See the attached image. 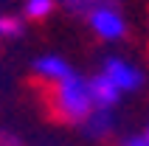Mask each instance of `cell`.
<instances>
[{"mask_svg": "<svg viewBox=\"0 0 149 146\" xmlns=\"http://www.w3.org/2000/svg\"><path fill=\"white\" fill-rule=\"evenodd\" d=\"M31 70H34L37 79H42L51 87V84L68 79V76L73 73V67H70V62H68L65 56H59V54H42V56H37L31 62Z\"/></svg>", "mask_w": 149, "mask_h": 146, "instance_id": "cell-4", "label": "cell"}, {"mask_svg": "<svg viewBox=\"0 0 149 146\" xmlns=\"http://www.w3.org/2000/svg\"><path fill=\"white\" fill-rule=\"evenodd\" d=\"M90 96H93V104L101 107V110H116V107L121 104V90H118L104 73L90 76Z\"/></svg>", "mask_w": 149, "mask_h": 146, "instance_id": "cell-6", "label": "cell"}, {"mask_svg": "<svg viewBox=\"0 0 149 146\" xmlns=\"http://www.w3.org/2000/svg\"><path fill=\"white\" fill-rule=\"evenodd\" d=\"M48 104H51V113L56 115L62 124L79 127V124L96 110L93 96H90V76H82V73L73 70L68 79L51 84Z\"/></svg>", "mask_w": 149, "mask_h": 146, "instance_id": "cell-1", "label": "cell"}, {"mask_svg": "<svg viewBox=\"0 0 149 146\" xmlns=\"http://www.w3.org/2000/svg\"><path fill=\"white\" fill-rule=\"evenodd\" d=\"M99 73H104V76L121 90V96L138 93V90L146 84V73L135 65V62H130V59H124V56H107L101 62Z\"/></svg>", "mask_w": 149, "mask_h": 146, "instance_id": "cell-2", "label": "cell"}, {"mask_svg": "<svg viewBox=\"0 0 149 146\" xmlns=\"http://www.w3.org/2000/svg\"><path fill=\"white\" fill-rule=\"evenodd\" d=\"M90 31L104 42H118L127 37V17L121 14L118 6H99L87 14Z\"/></svg>", "mask_w": 149, "mask_h": 146, "instance_id": "cell-3", "label": "cell"}, {"mask_svg": "<svg viewBox=\"0 0 149 146\" xmlns=\"http://www.w3.org/2000/svg\"><path fill=\"white\" fill-rule=\"evenodd\" d=\"M56 11V0H25L23 3V20H48Z\"/></svg>", "mask_w": 149, "mask_h": 146, "instance_id": "cell-7", "label": "cell"}, {"mask_svg": "<svg viewBox=\"0 0 149 146\" xmlns=\"http://www.w3.org/2000/svg\"><path fill=\"white\" fill-rule=\"evenodd\" d=\"M118 0H62V6L70 11V14L76 17H87L93 11V8H99V6H116Z\"/></svg>", "mask_w": 149, "mask_h": 146, "instance_id": "cell-8", "label": "cell"}, {"mask_svg": "<svg viewBox=\"0 0 149 146\" xmlns=\"http://www.w3.org/2000/svg\"><path fill=\"white\" fill-rule=\"evenodd\" d=\"M118 146H149V124L143 127L141 132H132V135L121 138V140H118Z\"/></svg>", "mask_w": 149, "mask_h": 146, "instance_id": "cell-10", "label": "cell"}, {"mask_svg": "<svg viewBox=\"0 0 149 146\" xmlns=\"http://www.w3.org/2000/svg\"><path fill=\"white\" fill-rule=\"evenodd\" d=\"M0 146H23V140L17 138L14 132H8V129H0Z\"/></svg>", "mask_w": 149, "mask_h": 146, "instance_id": "cell-11", "label": "cell"}, {"mask_svg": "<svg viewBox=\"0 0 149 146\" xmlns=\"http://www.w3.org/2000/svg\"><path fill=\"white\" fill-rule=\"evenodd\" d=\"M25 31L23 17L14 14H0V40H20Z\"/></svg>", "mask_w": 149, "mask_h": 146, "instance_id": "cell-9", "label": "cell"}, {"mask_svg": "<svg viewBox=\"0 0 149 146\" xmlns=\"http://www.w3.org/2000/svg\"><path fill=\"white\" fill-rule=\"evenodd\" d=\"M79 127H82L84 138L101 143V140H107L110 135L116 132V110H101V107H96Z\"/></svg>", "mask_w": 149, "mask_h": 146, "instance_id": "cell-5", "label": "cell"}]
</instances>
